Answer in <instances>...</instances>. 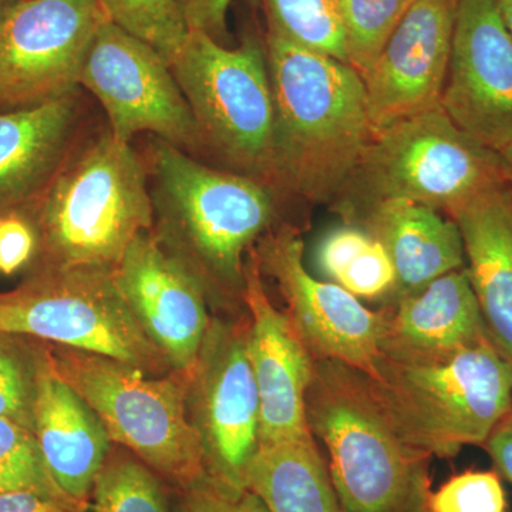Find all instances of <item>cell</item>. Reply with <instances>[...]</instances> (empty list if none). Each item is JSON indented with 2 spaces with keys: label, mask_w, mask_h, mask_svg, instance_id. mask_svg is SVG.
<instances>
[{
  "label": "cell",
  "mask_w": 512,
  "mask_h": 512,
  "mask_svg": "<svg viewBox=\"0 0 512 512\" xmlns=\"http://www.w3.org/2000/svg\"><path fill=\"white\" fill-rule=\"evenodd\" d=\"M265 49L275 110L272 190L335 202L375 134L362 77L271 28Z\"/></svg>",
  "instance_id": "obj_1"
},
{
  "label": "cell",
  "mask_w": 512,
  "mask_h": 512,
  "mask_svg": "<svg viewBox=\"0 0 512 512\" xmlns=\"http://www.w3.org/2000/svg\"><path fill=\"white\" fill-rule=\"evenodd\" d=\"M147 147L154 237L202 286L242 298L245 258L271 229L275 191L247 175L208 167L161 138L153 136Z\"/></svg>",
  "instance_id": "obj_2"
},
{
  "label": "cell",
  "mask_w": 512,
  "mask_h": 512,
  "mask_svg": "<svg viewBox=\"0 0 512 512\" xmlns=\"http://www.w3.org/2000/svg\"><path fill=\"white\" fill-rule=\"evenodd\" d=\"M36 235L37 268L113 271L154 210L146 164L109 131L77 143L46 190L19 215Z\"/></svg>",
  "instance_id": "obj_3"
},
{
  "label": "cell",
  "mask_w": 512,
  "mask_h": 512,
  "mask_svg": "<svg viewBox=\"0 0 512 512\" xmlns=\"http://www.w3.org/2000/svg\"><path fill=\"white\" fill-rule=\"evenodd\" d=\"M305 410L342 512H430L431 457L399 436L363 373L315 360Z\"/></svg>",
  "instance_id": "obj_4"
},
{
  "label": "cell",
  "mask_w": 512,
  "mask_h": 512,
  "mask_svg": "<svg viewBox=\"0 0 512 512\" xmlns=\"http://www.w3.org/2000/svg\"><path fill=\"white\" fill-rule=\"evenodd\" d=\"M367 382L399 436L431 458L484 446L512 412V367L490 339L439 359L380 353Z\"/></svg>",
  "instance_id": "obj_5"
},
{
  "label": "cell",
  "mask_w": 512,
  "mask_h": 512,
  "mask_svg": "<svg viewBox=\"0 0 512 512\" xmlns=\"http://www.w3.org/2000/svg\"><path fill=\"white\" fill-rule=\"evenodd\" d=\"M508 181L510 170L500 154L437 107L375 130L335 204L346 220L386 200L419 202L447 214Z\"/></svg>",
  "instance_id": "obj_6"
},
{
  "label": "cell",
  "mask_w": 512,
  "mask_h": 512,
  "mask_svg": "<svg viewBox=\"0 0 512 512\" xmlns=\"http://www.w3.org/2000/svg\"><path fill=\"white\" fill-rule=\"evenodd\" d=\"M46 360L100 417L111 441L127 447L178 490L207 477L204 450L188 416L190 375L160 377L137 367L67 348Z\"/></svg>",
  "instance_id": "obj_7"
},
{
  "label": "cell",
  "mask_w": 512,
  "mask_h": 512,
  "mask_svg": "<svg viewBox=\"0 0 512 512\" xmlns=\"http://www.w3.org/2000/svg\"><path fill=\"white\" fill-rule=\"evenodd\" d=\"M170 67L204 150L271 187L275 110L265 45L248 36L228 49L190 30Z\"/></svg>",
  "instance_id": "obj_8"
},
{
  "label": "cell",
  "mask_w": 512,
  "mask_h": 512,
  "mask_svg": "<svg viewBox=\"0 0 512 512\" xmlns=\"http://www.w3.org/2000/svg\"><path fill=\"white\" fill-rule=\"evenodd\" d=\"M0 333L110 357L150 375L171 369L111 269L37 268L18 288L0 293Z\"/></svg>",
  "instance_id": "obj_9"
},
{
  "label": "cell",
  "mask_w": 512,
  "mask_h": 512,
  "mask_svg": "<svg viewBox=\"0 0 512 512\" xmlns=\"http://www.w3.org/2000/svg\"><path fill=\"white\" fill-rule=\"evenodd\" d=\"M76 84L100 101L110 133L121 143L148 133L190 156L204 151L170 64L153 47L110 20L101 23L90 42Z\"/></svg>",
  "instance_id": "obj_10"
},
{
  "label": "cell",
  "mask_w": 512,
  "mask_h": 512,
  "mask_svg": "<svg viewBox=\"0 0 512 512\" xmlns=\"http://www.w3.org/2000/svg\"><path fill=\"white\" fill-rule=\"evenodd\" d=\"M247 342L248 322H211L188 387L207 476L232 490L248 488L261 446V403Z\"/></svg>",
  "instance_id": "obj_11"
},
{
  "label": "cell",
  "mask_w": 512,
  "mask_h": 512,
  "mask_svg": "<svg viewBox=\"0 0 512 512\" xmlns=\"http://www.w3.org/2000/svg\"><path fill=\"white\" fill-rule=\"evenodd\" d=\"M262 272L274 278L286 315L315 360H335L376 376L384 312L370 311L356 296L309 274L305 244L295 225L268 229L255 244Z\"/></svg>",
  "instance_id": "obj_12"
},
{
  "label": "cell",
  "mask_w": 512,
  "mask_h": 512,
  "mask_svg": "<svg viewBox=\"0 0 512 512\" xmlns=\"http://www.w3.org/2000/svg\"><path fill=\"white\" fill-rule=\"evenodd\" d=\"M107 20L99 0H16L0 20V111L77 90V73Z\"/></svg>",
  "instance_id": "obj_13"
},
{
  "label": "cell",
  "mask_w": 512,
  "mask_h": 512,
  "mask_svg": "<svg viewBox=\"0 0 512 512\" xmlns=\"http://www.w3.org/2000/svg\"><path fill=\"white\" fill-rule=\"evenodd\" d=\"M441 109L493 150L512 134V37L500 0H458Z\"/></svg>",
  "instance_id": "obj_14"
},
{
  "label": "cell",
  "mask_w": 512,
  "mask_h": 512,
  "mask_svg": "<svg viewBox=\"0 0 512 512\" xmlns=\"http://www.w3.org/2000/svg\"><path fill=\"white\" fill-rule=\"evenodd\" d=\"M458 0H414L362 76L375 130L441 107Z\"/></svg>",
  "instance_id": "obj_15"
},
{
  "label": "cell",
  "mask_w": 512,
  "mask_h": 512,
  "mask_svg": "<svg viewBox=\"0 0 512 512\" xmlns=\"http://www.w3.org/2000/svg\"><path fill=\"white\" fill-rule=\"evenodd\" d=\"M131 311L171 369L190 375L210 329L204 286L143 232L113 269Z\"/></svg>",
  "instance_id": "obj_16"
},
{
  "label": "cell",
  "mask_w": 512,
  "mask_h": 512,
  "mask_svg": "<svg viewBox=\"0 0 512 512\" xmlns=\"http://www.w3.org/2000/svg\"><path fill=\"white\" fill-rule=\"evenodd\" d=\"M242 301L249 312L248 356L261 403V444L311 439L305 397L315 359L286 312L269 299L255 245L245 258Z\"/></svg>",
  "instance_id": "obj_17"
},
{
  "label": "cell",
  "mask_w": 512,
  "mask_h": 512,
  "mask_svg": "<svg viewBox=\"0 0 512 512\" xmlns=\"http://www.w3.org/2000/svg\"><path fill=\"white\" fill-rule=\"evenodd\" d=\"M33 434L57 494L87 512L111 440L100 417L53 372L45 355L37 369Z\"/></svg>",
  "instance_id": "obj_18"
},
{
  "label": "cell",
  "mask_w": 512,
  "mask_h": 512,
  "mask_svg": "<svg viewBox=\"0 0 512 512\" xmlns=\"http://www.w3.org/2000/svg\"><path fill=\"white\" fill-rule=\"evenodd\" d=\"M79 93L0 111V217L40 197L79 143Z\"/></svg>",
  "instance_id": "obj_19"
},
{
  "label": "cell",
  "mask_w": 512,
  "mask_h": 512,
  "mask_svg": "<svg viewBox=\"0 0 512 512\" xmlns=\"http://www.w3.org/2000/svg\"><path fill=\"white\" fill-rule=\"evenodd\" d=\"M383 312L380 352L392 359H439L490 339L464 268L396 299Z\"/></svg>",
  "instance_id": "obj_20"
},
{
  "label": "cell",
  "mask_w": 512,
  "mask_h": 512,
  "mask_svg": "<svg viewBox=\"0 0 512 512\" xmlns=\"http://www.w3.org/2000/svg\"><path fill=\"white\" fill-rule=\"evenodd\" d=\"M463 238L471 288L488 336L512 367V188L510 181L448 211Z\"/></svg>",
  "instance_id": "obj_21"
},
{
  "label": "cell",
  "mask_w": 512,
  "mask_h": 512,
  "mask_svg": "<svg viewBox=\"0 0 512 512\" xmlns=\"http://www.w3.org/2000/svg\"><path fill=\"white\" fill-rule=\"evenodd\" d=\"M346 221L379 239L392 259L396 271L393 301L414 295L466 265L463 238L456 222L429 205L407 200L379 201Z\"/></svg>",
  "instance_id": "obj_22"
},
{
  "label": "cell",
  "mask_w": 512,
  "mask_h": 512,
  "mask_svg": "<svg viewBox=\"0 0 512 512\" xmlns=\"http://www.w3.org/2000/svg\"><path fill=\"white\" fill-rule=\"evenodd\" d=\"M247 487L268 512H342L315 437L261 444Z\"/></svg>",
  "instance_id": "obj_23"
},
{
  "label": "cell",
  "mask_w": 512,
  "mask_h": 512,
  "mask_svg": "<svg viewBox=\"0 0 512 512\" xmlns=\"http://www.w3.org/2000/svg\"><path fill=\"white\" fill-rule=\"evenodd\" d=\"M318 261L326 275L357 299L394 296L396 271L382 242L366 229L348 224L333 229L319 247Z\"/></svg>",
  "instance_id": "obj_24"
},
{
  "label": "cell",
  "mask_w": 512,
  "mask_h": 512,
  "mask_svg": "<svg viewBox=\"0 0 512 512\" xmlns=\"http://www.w3.org/2000/svg\"><path fill=\"white\" fill-rule=\"evenodd\" d=\"M264 2L269 28L296 45L349 64L348 40L338 0Z\"/></svg>",
  "instance_id": "obj_25"
},
{
  "label": "cell",
  "mask_w": 512,
  "mask_h": 512,
  "mask_svg": "<svg viewBox=\"0 0 512 512\" xmlns=\"http://www.w3.org/2000/svg\"><path fill=\"white\" fill-rule=\"evenodd\" d=\"M87 512H167L157 474L138 458L107 457Z\"/></svg>",
  "instance_id": "obj_26"
},
{
  "label": "cell",
  "mask_w": 512,
  "mask_h": 512,
  "mask_svg": "<svg viewBox=\"0 0 512 512\" xmlns=\"http://www.w3.org/2000/svg\"><path fill=\"white\" fill-rule=\"evenodd\" d=\"M107 20L173 63L190 35L177 0H99Z\"/></svg>",
  "instance_id": "obj_27"
},
{
  "label": "cell",
  "mask_w": 512,
  "mask_h": 512,
  "mask_svg": "<svg viewBox=\"0 0 512 512\" xmlns=\"http://www.w3.org/2000/svg\"><path fill=\"white\" fill-rule=\"evenodd\" d=\"M349 64L360 74L375 63L414 0H338Z\"/></svg>",
  "instance_id": "obj_28"
},
{
  "label": "cell",
  "mask_w": 512,
  "mask_h": 512,
  "mask_svg": "<svg viewBox=\"0 0 512 512\" xmlns=\"http://www.w3.org/2000/svg\"><path fill=\"white\" fill-rule=\"evenodd\" d=\"M18 491L52 495L64 501L47 476L33 431L0 417V494Z\"/></svg>",
  "instance_id": "obj_29"
},
{
  "label": "cell",
  "mask_w": 512,
  "mask_h": 512,
  "mask_svg": "<svg viewBox=\"0 0 512 512\" xmlns=\"http://www.w3.org/2000/svg\"><path fill=\"white\" fill-rule=\"evenodd\" d=\"M430 512H508L501 474L494 470H467L454 474L431 491Z\"/></svg>",
  "instance_id": "obj_30"
},
{
  "label": "cell",
  "mask_w": 512,
  "mask_h": 512,
  "mask_svg": "<svg viewBox=\"0 0 512 512\" xmlns=\"http://www.w3.org/2000/svg\"><path fill=\"white\" fill-rule=\"evenodd\" d=\"M0 333V417L33 431V403L39 362Z\"/></svg>",
  "instance_id": "obj_31"
},
{
  "label": "cell",
  "mask_w": 512,
  "mask_h": 512,
  "mask_svg": "<svg viewBox=\"0 0 512 512\" xmlns=\"http://www.w3.org/2000/svg\"><path fill=\"white\" fill-rule=\"evenodd\" d=\"M175 512H268L249 488L232 490L210 477L181 491Z\"/></svg>",
  "instance_id": "obj_32"
},
{
  "label": "cell",
  "mask_w": 512,
  "mask_h": 512,
  "mask_svg": "<svg viewBox=\"0 0 512 512\" xmlns=\"http://www.w3.org/2000/svg\"><path fill=\"white\" fill-rule=\"evenodd\" d=\"M36 235L19 215L0 217V272L12 275L35 254Z\"/></svg>",
  "instance_id": "obj_33"
},
{
  "label": "cell",
  "mask_w": 512,
  "mask_h": 512,
  "mask_svg": "<svg viewBox=\"0 0 512 512\" xmlns=\"http://www.w3.org/2000/svg\"><path fill=\"white\" fill-rule=\"evenodd\" d=\"M188 30H197L221 43L227 39V15L234 0H177Z\"/></svg>",
  "instance_id": "obj_34"
},
{
  "label": "cell",
  "mask_w": 512,
  "mask_h": 512,
  "mask_svg": "<svg viewBox=\"0 0 512 512\" xmlns=\"http://www.w3.org/2000/svg\"><path fill=\"white\" fill-rule=\"evenodd\" d=\"M0 512H80L52 495L18 491L0 494Z\"/></svg>",
  "instance_id": "obj_35"
},
{
  "label": "cell",
  "mask_w": 512,
  "mask_h": 512,
  "mask_svg": "<svg viewBox=\"0 0 512 512\" xmlns=\"http://www.w3.org/2000/svg\"><path fill=\"white\" fill-rule=\"evenodd\" d=\"M483 447L490 454L498 473L512 483V412L498 424Z\"/></svg>",
  "instance_id": "obj_36"
},
{
  "label": "cell",
  "mask_w": 512,
  "mask_h": 512,
  "mask_svg": "<svg viewBox=\"0 0 512 512\" xmlns=\"http://www.w3.org/2000/svg\"><path fill=\"white\" fill-rule=\"evenodd\" d=\"M494 150L500 154L501 158L505 161V164L508 165L510 177L512 178V134L505 137L503 141H500V143L494 147Z\"/></svg>",
  "instance_id": "obj_37"
},
{
  "label": "cell",
  "mask_w": 512,
  "mask_h": 512,
  "mask_svg": "<svg viewBox=\"0 0 512 512\" xmlns=\"http://www.w3.org/2000/svg\"><path fill=\"white\" fill-rule=\"evenodd\" d=\"M500 6L505 25H507L508 32L512 37V0H500Z\"/></svg>",
  "instance_id": "obj_38"
},
{
  "label": "cell",
  "mask_w": 512,
  "mask_h": 512,
  "mask_svg": "<svg viewBox=\"0 0 512 512\" xmlns=\"http://www.w3.org/2000/svg\"><path fill=\"white\" fill-rule=\"evenodd\" d=\"M15 2L16 0H0V20H2L3 16H5V13L8 12L10 6H12Z\"/></svg>",
  "instance_id": "obj_39"
},
{
  "label": "cell",
  "mask_w": 512,
  "mask_h": 512,
  "mask_svg": "<svg viewBox=\"0 0 512 512\" xmlns=\"http://www.w3.org/2000/svg\"><path fill=\"white\" fill-rule=\"evenodd\" d=\"M510 184H511V188H512V178L510 177Z\"/></svg>",
  "instance_id": "obj_40"
}]
</instances>
